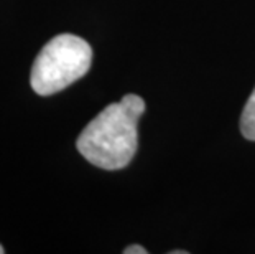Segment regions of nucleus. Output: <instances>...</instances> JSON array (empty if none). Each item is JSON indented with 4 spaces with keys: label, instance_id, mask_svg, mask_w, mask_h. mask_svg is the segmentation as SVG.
Segmentation results:
<instances>
[{
    "label": "nucleus",
    "instance_id": "1",
    "mask_svg": "<svg viewBox=\"0 0 255 254\" xmlns=\"http://www.w3.org/2000/svg\"><path fill=\"white\" fill-rule=\"evenodd\" d=\"M143 112L145 101L137 94H127L107 106L78 137L76 145L81 155L99 169H126L137 152V126Z\"/></svg>",
    "mask_w": 255,
    "mask_h": 254
},
{
    "label": "nucleus",
    "instance_id": "2",
    "mask_svg": "<svg viewBox=\"0 0 255 254\" xmlns=\"http://www.w3.org/2000/svg\"><path fill=\"white\" fill-rule=\"evenodd\" d=\"M92 50L81 36L63 33L41 48L31 68L30 83L36 94L59 93L89 71Z\"/></svg>",
    "mask_w": 255,
    "mask_h": 254
},
{
    "label": "nucleus",
    "instance_id": "3",
    "mask_svg": "<svg viewBox=\"0 0 255 254\" xmlns=\"http://www.w3.org/2000/svg\"><path fill=\"white\" fill-rule=\"evenodd\" d=\"M241 132L249 140H255V89L252 91L241 116Z\"/></svg>",
    "mask_w": 255,
    "mask_h": 254
},
{
    "label": "nucleus",
    "instance_id": "4",
    "mask_svg": "<svg viewBox=\"0 0 255 254\" xmlns=\"http://www.w3.org/2000/svg\"><path fill=\"white\" fill-rule=\"evenodd\" d=\"M124 253H126V254H146L148 251H146L145 248L138 246V245H132V246L126 248V250H124Z\"/></svg>",
    "mask_w": 255,
    "mask_h": 254
},
{
    "label": "nucleus",
    "instance_id": "5",
    "mask_svg": "<svg viewBox=\"0 0 255 254\" xmlns=\"http://www.w3.org/2000/svg\"><path fill=\"white\" fill-rule=\"evenodd\" d=\"M188 251H171V254H186Z\"/></svg>",
    "mask_w": 255,
    "mask_h": 254
},
{
    "label": "nucleus",
    "instance_id": "6",
    "mask_svg": "<svg viewBox=\"0 0 255 254\" xmlns=\"http://www.w3.org/2000/svg\"><path fill=\"white\" fill-rule=\"evenodd\" d=\"M5 253V250H3V246L2 245H0V254H3Z\"/></svg>",
    "mask_w": 255,
    "mask_h": 254
}]
</instances>
